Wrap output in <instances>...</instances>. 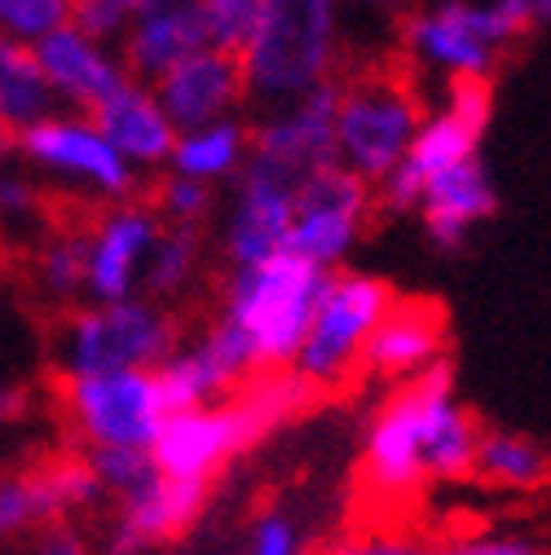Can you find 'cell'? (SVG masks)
Segmentation results:
<instances>
[{"label": "cell", "instance_id": "obj_35", "mask_svg": "<svg viewBox=\"0 0 551 555\" xmlns=\"http://www.w3.org/2000/svg\"><path fill=\"white\" fill-rule=\"evenodd\" d=\"M85 463L93 467L102 494H106V507L137 494L142 485L155 476V463H151V450H80Z\"/></svg>", "mask_w": 551, "mask_h": 555}, {"label": "cell", "instance_id": "obj_26", "mask_svg": "<svg viewBox=\"0 0 551 555\" xmlns=\"http://www.w3.org/2000/svg\"><path fill=\"white\" fill-rule=\"evenodd\" d=\"M252 159V119H221V124H203L190 132H177V151L164 172L203 181L213 190H226L239 181V172Z\"/></svg>", "mask_w": 551, "mask_h": 555}, {"label": "cell", "instance_id": "obj_10", "mask_svg": "<svg viewBox=\"0 0 551 555\" xmlns=\"http://www.w3.org/2000/svg\"><path fill=\"white\" fill-rule=\"evenodd\" d=\"M57 414L76 450H151L168 401L155 371L57 379Z\"/></svg>", "mask_w": 551, "mask_h": 555}, {"label": "cell", "instance_id": "obj_22", "mask_svg": "<svg viewBox=\"0 0 551 555\" xmlns=\"http://www.w3.org/2000/svg\"><path fill=\"white\" fill-rule=\"evenodd\" d=\"M198 49H208V36H203L194 0H168L146 18H137L119 40V57L132 85H159L172 66H181Z\"/></svg>", "mask_w": 551, "mask_h": 555}, {"label": "cell", "instance_id": "obj_31", "mask_svg": "<svg viewBox=\"0 0 551 555\" xmlns=\"http://www.w3.org/2000/svg\"><path fill=\"white\" fill-rule=\"evenodd\" d=\"M146 203L155 207V217L164 221V230H198L213 234L217 212H221V190L177 177V172H159L146 185Z\"/></svg>", "mask_w": 551, "mask_h": 555}, {"label": "cell", "instance_id": "obj_39", "mask_svg": "<svg viewBox=\"0 0 551 555\" xmlns=\"http://www.w3.org/2000/svg\"><path fill=\"white\" fill-rule=\"evenodd\" d=\"M326 555H428V546L410 533H393V529H371V533H354L339 538Z\"/></svg>", "mask_w": 551, "mask_h": 555}, {"label": "cell", "instance_id": "obj_21", "mask_svg": "<svg viewBox=\"0 0 551 555\" xmlns=\"http://www.w3.org/2000/svg\"><path fill=\"white\" fill-rule=\"evenodd\" d=\"M93 124H98V132L106 137V146L142 177L146 185L168 168V159H172V151H177V128H172V119L164 115V106H159V98H155V89L151 85H124L111 102H102L93 115H89Z\"/></svg>", "mask_w": 551, "mask_h": 555}, {"label": "cell", "instance_id": "obj_27", "mask_svg": "<svg viewBox=\"0 0 551 555\" xmlns=\"http://www.w3.org/2000/svg\"><path fill=\"white\" fill-rule=\"evenodd\" d=\"M208 264H213L208 234H198V230H164L155 251H151L146 278H142V296L164 305V309H177L181 300H190L203 287Z\"/></svg>", "mask_w": 551, "mask_h": 555}, {"label": "cell", "instance_id": "obj_32", "mask_svg": "<svg viewBox=\"0 0 551 555\" xmlns=\"http://www.w3.org/2000/svg\"><path fill=\"white\" fill-rule=\"evenodd\" d=\"M72 14L76 0H0V40L36 49L62 27H72Z\"/></svg>", "mask_w": 551, "mask_h": 555}, {"label": "cell", "instance_id": "obj_7", "mask_svg": "<svg viewBox=\"0 0 551 555\" xmlns=\"http://www.w3.org/2000/svg\"><path fill=\"white\" fill-rule=\"evenodd\" d=\"M18 159L57 194L66 212H102L146 194V181L106 146L89 115L53 111L36 128L18 132Z\"/></svg>", "mask_w": 551, "mask_h": 555}, {"label": "cell", "instance_id": "obj_12", "mask_svg": "<svg viewBox=\"0 0 551 555\" xmlns=\"http://www.w3.org/2000/svg\"><path fill=\"white\" fill-rule=\"evenodd\" d=\"M375 212H380L375 185H367L362 177L344 172L339 164L309 172L305 181H296L287 251L318 264L322 273H339L344 260L367 238Z\"/></svg>", "mask_w": 551, "mask_h": 555}, {"label": "cell", "instance_id": "obj_23", "mask_svg": "<svg viewBox=\"0 0 551 555\" xmlns=\"http://www.w3.org/2000/svg\"><path fill=\"white\" fill-rule=\"evenodd\" d=\"M495 207H499L495 181H490V172L480 168V159H476V164H463V168L437 177L424 190L415 217H420V225H424L433 247L459 251L480 225L495 217Z\"/></svg>", "mask_w": 551, "mask_h": 555}, {"label": "cell", "instance_id": "obj_25", "mask_svg": "<svg viewBox=\"0 0 551 555\" xmlns=\"http://www.w3.org/2000/svg\"><path fill=\"white\" fill-rule=\"evenodd\" d=\"M66 217L57 194L14 155L0 164V256H31Z\"/></svg>", "mask_w": 551, "mask_h": 555}, {"label": "cell", "instance_id": "obj_37", "mask_svg": "<svg viewBox=\"0 0 551 555\" xmlns=\"http://www.w3.org/2000/svg\"><path fill=\"white\" fill-rule=\"evenodd\" d=\"M247 555H305L300 520L283 507H265L247 529Z\"/></svg>", "mask_w": 551, "mask_h": 555}, {"label": "cell", "instance_id": "obj_41", "mask_svg": "<svg viewBox=\"0 0 551 555\" xmlns=\"http://www.w3.org/2000/svg\"><path fill=\"white\" fill-rule=\"evenodd\" d=\"M27 410H31V392L10 379V375H0V433H10L27 420Z\"/></svg>", "mask_w": 551, "mask_h": 555}, {"label": "cell", "instance_id": "obj_4", "mask_svg": "<svg viewBox=\"0 0 551 555\" xmlns=\"http://www.w3.org/2000/svg\"><path fill=\"white\" fill-rule=\"evenodd\" d=\"M326 278L318 264L279 251L269 260L226 269L217 292V318L247 344L256 371H292L313 309L326 292Z\"/></svg>", "mask_w": 551, "mask_h": 555}, {"label": "cell", "instance_id": "obj_18", "mask_svg": "<svg viewBox=\"0 0 551 555\" xmlns=\"http://www.w3.org/2000/svg\"><path fill=\"white\" fill-rule=\"evenodd\" d=\"M36 62L53 93V106L72 115H93L102 102H111L128 85L119 49L98 44L76 27H62L44 44H36Z\"/></svg>", "mask_w": 551, "mask_h": 555}, {"label": "cell", "instance_id": "obj_40", "mask_svg": "<svg viewBox=\"0 0 551 555\" xmlns=\"http://www.w3.org/2000/svg\"><path fill=\"white\" fill-rule=\"evenodd\" d=\"M27 555H98V546L76 525H44L31 533Z\"/></svg>", "mask_w": 551, "mask_h": 555}, {"label": "cell", "instance_id": "obj_13", "mask_svg": "<svg viewBox=\"0 0 551 555\" xmlns=\"http://www.w3.org/2000/svg\"><path fill=\"white\" fill-rule=\"evenodd\" d=\"M292 207H296V181L247 159L239 181L226 185L217 225L208 234L213 256L226 269H243V264H256V260L287 251Z\"/></svg>", "mask_w": 551, "mask_h": 555}, {"label": "cell", "instance_id": "obj_44", "mask_svg": "<svg viewBox=\"0 0 551 555\" xmlns=\"http://www.w3.org/2000/svg\"><path fill=\"white\" fill-rule=\"evenodd\" d=\"M358 5H367V10H384V14H393V10H401L406 0H358Z\"/></svg>", "mask_w": 551, "mask_h": 555}, {"label": "cell", "instance_id": "obj_6", "mask_svg": "<svg viewBox=\"0 0 551 555\" xmlns=\"http://www.w3.org/2000/svg\"><path fill=\"white\" fill-rule=\"evenodd\" d=\"M428 98L406 66H362L335 80V164L384 185L424 124Z\"/></svg>", "mask_w": 551, "mask_h": 555}, {"label": "cell", "instance_id": "obj_42", "mask_svg": "<svg viewBox=\"0 0 551 555\" xmlns=\"http://www.w3.org/2000/svg\"><path fill=\"white\" fill-rule=\"evenodd\" d=\"M490 5L503 18V27L512 31V40L525 36L529 27H538V0H490Z\"/></svg>", "mask_w": 551, "mask_h": 555}, {"label": "cell", "instance_id": "obj_2", "mask_svg": "<svg viewBox=\"0 0 551 555\" xmlns=\"http://www.w3.org/2000/svg\"><path fill=\"white\" fill-rule=\"evenodd\" d=\"M309 401H313V392L292 371H265L230 401L172 410L151 446V463L164 480L208 499L221 472L239 454H247L273 428L296 420Z\"/></svg>", "mask_w": 551, "mask_h": 555}, {"label": "cell", "instance_id": "obj_34", "mask_svg": "<svg viewBox=\"0 0 551 555\" xmlns=\"http://www.w3.org/2000/svg\"><path fill=\"white\" fill-rule=\"evenodd\" d=\"M194 10H198V23H203V36H208V49H221V53L239 57L243 44L256 31L260 0H194Z\"/></svg>", "mask_w": 551, "mask_h": 555}, {"label": "cell", "instance_id": "obj_1", "mask_svg": "<svg viewBox=\"0 0 551 555\" xmlns=\"http://www.w3.org/2000/svg\"><path fill=\"white\" fill-rule=\"evenodd\" d=\"M476 414L459 401L450 362L397 384L367 420L362 433V490L371 503H410L424 485H450L472 476L480 446Z\"/></svg>", "mask_w": 551, "mask_h": 555}, {"label": "cell", "instance_id": "obj_29", "mask_svg": "<svg viewBox=\"0 0 551 555\" xmlns=\"http://www.w3.org/2000/svg\"><path fill=\"white\" fill-rule=\"evenodd\" d=\"M31 480H36V499H40L44 525H76L80 516L106 507L102 485H98V476H93V467L85 463L80 450L36 463Z\"/></svg>", "mask_w": 551, "mask_h": 555}, {"label": "cell", "instance_id": "obj_3", "mask_svg": "<svg viewBox=\"0 0 551 555\" xmlns=\"http://www.w3.org/2000/svg\"><path fill=\"white\" fill-rule=\"evenodd\" d=\"M239 66L252 111L287 106L335 85L344 66V0H260Z\"/></svg>", "mask_w": 551, "mask_h": 555}, {"label": "cell", "instance_id": "obj_8", "mask_svg": "<svg viewBox=\"0 0 551 555\" xmlns=\"http://www.w3.org/2000/svg\"><path fill=\"white\" fill-rule=\"evenodd\" d=\"M397 305V292L375 273L339 269L326 278V292L313 309V322L305 331V344L292 362V375L313 392H335L354 375H362L367 344L384 313Z\"/></svg>", "mask_w": 551, "mask_h": 555}, {"label": "cell", "instance_id": "obj_5", "mask_svg": "<svg viewBox=\"0 0 551 555\" xmlns=\"http://www.w3.org/2000/svg\"><path fill=\"white\" fill-rule=\"evenodd\" d=\"M181 335H185L181 313L146 296H132L119 305H80L53 318L49 366L53 379L159 371L181 344Z\"/></svg>", "mask_w": 551, "mask_h": 555}, {"label": "cell", "instance_id": "obj_36", "mask_svg": "<svg viewBox=\"0 0 551 555\" xmlns=\"http://www.w3.org/2000/svg\"><path fill=\"white\" fill-rule=\"evenodd\" d=\"M36 529H44V512L36 499L31 467L0 472V546L14 542V538H27Z\"/></svg>", "mask_w": 551, "mask_h": 555}, {"label": "cell", "instance_id": "obj_11", "mask_svg": "<svg viewBox=\"0 0 551 555\" xmlns=\"http://www.w3.org/2000/svg\"><path fill=\"white\" fill-rule=\"evenodd\" d=\"M486 124H490V85L441 89V98L428 102L424 124L415 132V142H410L406 159L397 164V172L384 185H375L380 212H415L424 190L437 177H446L463 164H476Z\"/></svg>", "mask_w": 551, "mask_h": 555}, {"label": "cell", "instance_id": "obj_16", "mask_svg": "<svg viewBox=\"0 0 551 555\" xmlns=\"http://www.w3.org/2000/svg\"><path fill=\"white\" fill-rule=\"evenodd\" d=\"M252 164L305 181L335 164V85L252 115Z\"/></svg>", "mask_w": 551, "mask_h": 555}, {"label": "cell", "instance_id": "obj_19", "mask_svg": "<svg viewBox=\"0 0 551 555\" xmlns=\"http://www.w3.org/2000/svg\"><path fill=\"white\" fill-rule=\"evenodd\" d=\"M437 366H446V313L428 300H397L367 344L362 375L397 388Z\"/></svg>", "mask_w": 551, "mask_h": 555}, {"label": "cell", "instance_id": "obj_33", "mask_svg": "<svg viewBox=\"0 0 551 555\" xmlns=\"http://www.w3.org/2000/svg\"><path fill=\"white\" fill-rule=\"evenodd\" d=\"M159 5H168V0H76L72 27L85 31V36H93L98 44L119 49V40L132 31V23L146 18Z\"/></svg>", "mask_w": 551, "mask_h": 555}, {"label": "cell", "instance_id": "obj_17", "mask_svg": "<svg viewBox=\"0 0 551 555\" xmlns=\"http://www.w3.org/2000/svg\"><path fill=\"white\" fill-rule=\"evenodd\" d=\"M151 89H155V98H159V106L177 132L239 119L243 111H252L243 66L234 53H221V49H198L194 57L172 66V72Z\"/></svg>", "mask_w": 551, "mask_h": 555}, {"label": "cell", "instance_id": "obj_14", "mask_svg": "<svg viewBox=\"0 0 551 555\" xmlns=\"http://www.w3.org/2000/svg\"><path fill=\"white\" fill-rule=\"evenodd\" d=\"M164 234V221L142 198H128L102 212H85V238H89V305H119L142 296V278L151 264V251Z\"/></svg>", "mask_w": 551, "mask_h": 555}, {"label": "cell", "instance_id": "obj_15", "mask_svg": "<svg viewBox=\"0 0 551 555\" xmlns=\"http://www.w3.org/2000/svg\"><path fill=\"white\" fill-rule=\"evenodd\" d=\"M168 410H194V405H217L239 397L260 371L247 353V344L213 313L194 331L181 335L172 358L155 371Z\"/></svg>", "mask_w": 551, "mask_h": 555}, {"label": "cell", "instance_id": "obj_9", "mask_svg": "<svg viewBox=\"0 0 551 555\" xmlns=\"http://www.w3.org/2000/svg\"><path fill=\"white\" fill-rule=\"evenodd\" d=\"M512 31L490 0H428L401 23L406 72L433 76L441 89L490 85Z\"/></svg>", "mask_w": 551, "mask_h": 555}, {"label": "cell", "instance_id": "obj_20", "mask_svg": "<svg viewBox=\"0 0 551 555\" xmlns=\"http://www.w3.org/2000/svg\"><path fill=\"white\" fill-rule=\"evenodd\" d=\"M203 503H208L203 494L181 490V485H172L155 472L137 494L111 503L102 555H155L159 546H168L172 538H181L194 525Z\"/></svg>", "mask_w": 551, "mask_h": 555}, {"label": "cell", "instance_id": "obj_38", "mask_svg": "<svg viewBox=\"0 0 551 555\" xmlns=\"http://www.w3.org/2000/svg\"><path fill=\"white\" fill-rule=\"evenodd\" d=\"M428 555H542V546L525 533H467L428 546Z\"/></svg>", "mask_w": 551, "mask_h": 555}, {"label": "cell", "instance_id": "obj_24", "mask_svg": "<svg viewBox=\"0 0 551 555\" xmlns=\"http://www.w3.org/2000/svg\"><path fill=\"white\" fill-rule=\"evenodd\" d=\"M27 287L57 318L89 305V238L85 212H66L49 238L27 256Z\"/></svg>", "mask_w": 551, "mask_h": 555}, {"label": "cell", "instance_id": "obj_45", "mask_svg": "<svg viewBox=\"0 0 551 555\" xmlns=\"http://www.w3.org/2000/svg\"><path fill=\"white\" fill-rule=\"evenodd\" d=\"M538 23H551V0H538Z\"/></svg>", "mask_w": 551, "mask_h": 555}, {"label": "cell", "instance_id": "obj_30", "mask_svg": "<svg viewBox=\"0 0 551 555\" xmlns=\"http://www.w3.org/2000/svg\"><path fill=\"white\" fill-rule=\"evenodd\" d=\"M53 93L40 76L36 49H23L14 40H0V128H10L14 137L36 128L40 119H49Z\"/></svg>", "mask_w": 551, "mask_h": 555}, {"label": "cell", "instance_id": "obj_43", "mask_svg": "<svg viewBox=\"0 0 551 555\" xmlns=\"http://www.w3.org/2000/svg\"><path fill=\"white\" fill-rule=\"evenodd\" d=\"M14 155H18V137H14L10 128H0V164L14 159Z\"/></svg>", "mask_w": 551, "mask_h": 555}, {"label": "cell", "instance_id": "obj_28", "mask_svg": "<svg viewBox=\"0 0 551 555\" xmlns=\"http://www.w3.org/2000/svg\"><path fill=\"white\" fill-rule=\"evenodd\" d=\"M472 476L480 485H490V490L525 494V490H538V485L551 480V454L534 437H525V433L486 428V433H480V446H476Z\"/></svg>", "mask_w": 551, "mask_h": 555}]
</instances>
